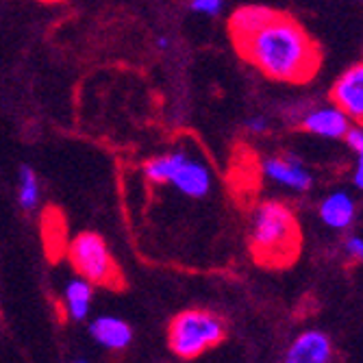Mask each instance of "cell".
<instances>
[{
	"label": "cell",
	"mask_w": 363,
	"mask_h": 363,
	"mask_svg": "<svg viewBox=\"0 0 363 363\" xmlns=\"http://www.w3.org/2000/svg\"><path fill=\"white\" fill-rule=\"evenodd\" d=\"M344 142L348 144V148L354 152V172H352V183H354V187L357 189H361L363 191V128H359V126H352L348 133H346V138H344Z\"/></svg>",
	"instance_id": "2e32d148"
},
{
	"label": "cell",
	"mask_w": 363,
	"mask_h": 363,
	"mask_svg": "<svg viewBox=\"0 0 363 363\" xmlns=\"http://www.w3.org/2000/svg\"><path fill=\"white\" fill-rule=\"evenodd\" d=\"M222 5H224V0H191V9L198 13H207V16L220 13Z\"/></svg>",
	"instance_id": "e0dca14e"
},
{
	"label": "cell",
	"mask_w": 363,
	"mask_h": 363,
	"mask_svg": "<svg viewBox=\"0 0 363 363\" xmlns=\"http://www.w3.org/2000/svg\"><path fill=\"white\" fill-rule=\"evenodd\" d=\"M72 363H87V361H72Z\"/></svg>",
	"instance_id": "44dd1931"
},
{
	"label": "cell",
	"mask_w": 363,
	"mask_h": 363,
	"mask_svg": "<svg viewBox=\"0 0 363 363\" xmlns=\"http://www.w3.org/2000/svg\"><path fill=\"white\" fill-rule=\"evenodd\" d=\"M65 259H68L72 270L94 287H103L109 291H122L126 287V279L118 259L109 250L103 235L94 233V230H83V233L74 235L68 244V250H65Z\"/></svg>",
	"instance_id": "3957f363"
},
{
	"label": "cell",
	"mask_w": 363,
	"mask_h": 363,
	"mask_svg": "<svg viewBox=\"0 0 363 363\" xmlns=\"http://www.w3.org/2000/svg\"><path fill=\"white\" fill-rule=\"evenodd\" d=\"M250 255L263 268H287L298 259L303 233L298 218L281 201H263L252 213Z\"/></svg>",
	"instance_id": "7a4b0ae2"
},
{
	"label": "cell",
	"mask_w": 363,
	"mask_h": 363,
	"mask_svg": "<svg viewBox=\"0 0 363 363\" xmlns=\"http://www.w3.org/2000/svg\"><path fill=\"white\" fill-rule=\"evenodd\" d=\"M38 3H44V5H59V3H68V0H38Z\"/></svg>",
	"instance_id": "ffe728a7"
},
{
	"label": "cell",
	"mask_w": 363,
	"mask_h": 363,
	"mask_svg": "<svg viewBox=\"0 0 363 363\" xmlns=\"http://www.w3.org/2000/svg\"><path fill=\"white\" fill-rule=\"evenodd\" d=\"M320 220L328 226V228H335V230H344L348 226H352L354 218H357V205H354V198L348 191H333L328 194L324 201L320 203Z\"/></svg>",
	"instance_id": "8fae6325"
},
{
	"label": "cell",
	"mask_w": 363,
	"mask_h": 363,
	"mask_svg": "<svg viewBox=\"0 0 363 363\" xmlns=\"http://www.w3.org/2000/svg\"><path fill=\"white\" fill-rule=\"evenodd\" d=\"M344 250H346V255H348L350 259H354V261L363 263V238H359V235H350V238H346V242H344Z\"/></svg>",
	"instance_id": "ac0fdd59"
},
{
	"label": "cell",
	"mask_w": 363,
	"mask_h": 363,
	"mask_svg": "<svg viewBox=\"0 0 363 363\" xmlns=\"http://www.w3.org/2000/svg\"><path fill=\"white\" fill-rule=\"evenodd\" d=\"M333 361V344L326 333L307 328L287 346L283 363H331Z\"/></svg>",
	"instance_id": "ba28073f"
},
{
	"label": "cell",
	"mask_w": 363,
	"mask_h": 363,
	"mask_svg": "<svg viewBox=\"0 0 363 363\" xmlns=\"http://www.w3.org/2000/svg\"><path fill=\"white\" fill-rule=\"evenodd\" d=\"M91 298H94V285L87 283L85 279H74L68 283L61 298V313L68 320H85L89 309H91Z\"/></svg>",
	"instance_id": "4fadbf2b"
},
{
	"label": "cell",
	"mask_w": 363,
	"mask_h": 363,
	"mask_svg": "<svg viewBox=\"0 0 363 363\" xmlns=\"http://www.w3.org/2000/svg\"><path fill=\"white\" fill-rule=\"evenodd\" d=\"M170 185L179 187L185 196L203 198V196H207L209 189H211V177H209V170L203 166V163L189 161V159L185 157V161L179 166L177 174L172 177Z\"/></svg>",
	"instance_id": "7c38bea8"
},
{
	"label": "cell",
	"mask_w": 363,
	"mask_h": 363,
	"mask_svg": "<svg viewBox=\"0 0 363 363\" xmlns=\"http://www.w3.org/2000/svg\"><path fill=\"white\" fill-rule=\"evenodd\" d=\"M226 340L224 320L207 309H185L170 320L168 344L170 350L185 359H198Z\"/></svg>",
	"instance_id": "277c9868"
},
{
	"label": "cell",
	"mask_w": 363,
	"mask_h": 363,
	"mask_svg": "<svg viewBox=\"0 0 363 363\" xmlns=\"http://www.w3.org/2000/svg\"><path fill=\"white\" fill-rule=\"evenodd\" d=\"M261 170L272 183H277L285 189H291L296 194H305L313 185V177H311L309 168L296 155H287V152L272 155L263 161Z\"/></svg>",
	"instance_id": "8992f818"
},
{
	"label": "cell",
	"mask_w": 363,
	"mask_h": 363,
	"mask_svg": "<svg viewBox=\"0 0 363 363\" xmlns=\"http://www.w3.org/2000/svg\"><path fill=\"white\" fill-rule=\"evenodd\" d=\"M246 128L250 130V133H266V130H268V120L263 118V116L250 118V120H246Z\"/></svg>",
	"instance_id": "d6986e66"
},
{
	"label": "cell",
	"mask_w": 363,
	"mask_h": 363,
	"mask_svg": "<svg viewBox=\"0 0 363 363\" xmlns=\"http://www.w3.org/2000/svg\"><path fill=\"white\" fill-rule=\"evenodd\" d=\"M18 201L26 211H30L40 201V181H38V174L33 172L28 166L20 168V196H18Z\"/></svg>",
	"instance_id": "9a60e30c"
},
{
	"label": "cell",
	"mask_w": 363,
	"mask_h": 363,
	"mask_svg": "<svg viewBox=\"0 0 363 363\" xmlns=\"http://www.w3.org/2000/svg\"><path fill=\"white\" fill-rule=\"evenodd\" d=\"M89 333L98 346L107 350H124L133 342V328L122 318L116 315H98L89 324Z\"/></svg>",
	"instance_id": "30bf717a"
},
{
	"label": "cell",
	"mask_w": 363,
	"mask_h": 363,
	"mask_svg": "<svg viewBox=\"0 0 363 363\" xmlns=\"http://www.w3.org/2000/svg\"><path fill=\"white\" fill-rule=\"evenodd\" d=\"M331 103L337 105L352 126L363 128V63L344 70L331 87Z\"/></svg>",
	"instance_id": "5b68a950"
},
{
	"label": "cell",
	"mask_w": 363,
	"mask_h": 363,
	"mask_svg": "<svg viewBox=\"0 0 363 363\" xmlns=\"http://www.w3.org/2000/svg\"><path fill=\"white\" fill-rule=\"evenodd\" d=\"M185 161L183 152H170V155H159L144 163V174L155 185H170L172 177L177 174L179 166Z\"/></svg>",
	"instance_id": "5bb4252c"
},
{
	"label": "cell",
	"mask_w": 363,
	"mask_h": 363,
	"mask_svg": "<svg viewBox=\"0 0 363 363\" xmlns=\"http://www.w3.org/2000/svg\"><path fill=\"white\" fill-rule=\"evenodd\" d=\"M298 126L309 135L322 138V140H344L346 133L352 128V122L348 120V116L337 107V105H320L309 109Z\"/></svg>",
	"instance_id": "52a82bcc"
},
{
	"label": "cell",
	"mask_w": 363,
	"mask_h": 363,
	"mask_svg": "<svg viewBox=\"0 0 363 363\" xmlns=\"http://www.w3.org/2000/svg\"><path fill=\"white\" fill-rule=\"evenodd\" d=\"M226 33L242 61L266 79L289 85L313 81L322 48L291 13L268 5H244L228 16Z\"/></svg>",
	"instance_id": "6da1fadb"
},
{
	"label": "cell",
	"mask_w": 363,
	"mask_h": 363,
	"mask_svg": "<svg viewBox=\"0 0 363 363\" xmlns=\"http://www.w3.org/2000/svg\"><path fill=\"white\" fill-rule=\"evenodd\" d=\"M40 228H42V244H44L46 257L50 261H61L70 244L65 213L55 205H46L40 216Z\"/></svg>",
	"instance_id": "9c48e42d"
}]
</instances>
